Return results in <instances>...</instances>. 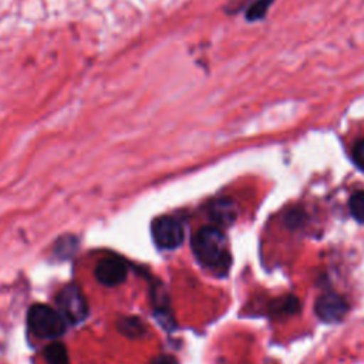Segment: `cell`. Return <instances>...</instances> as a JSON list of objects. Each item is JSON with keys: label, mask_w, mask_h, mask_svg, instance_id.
<instances>
[{"label": "cell", "mask_w": 364, "mask_h": 364, "mask_svg": "<svg viewBox=\"0 0 364 364\" xmlns=\"http://www.w3.org/2000/svg\"><path fill=\"white\" fill-rule=\"evenodd\" d=\"M192 250L196 259L215 272H226L230 255L223 232L218 226H203L192 237Z\"/></svg>", "instance_id": "1"}, {"label": "cell", "mask_w": 364, "mask_h": 364, "mask_svg": "<svg viewBox=\"0 0 364 364\" xmlns=\"http://www.w3.org/2000/svg\"><path fill=\"white\" fill-rule=\"evenodd\" d=\"M27 323L30 330L40 338H57L65 331L64 316L47 304L31 306L27 313Z\"/></svg>", "instance_id": "2"}, {"label": "cell", "mask_w": 364, "mask_h": 364, "mask_svg": "<svg viewBox=\"0 0 364 364\" xmlns=\"http://www.w3.org/2000/svg\"><path fill=\"white\" fill-rule=\"evenodd\" d=\"M55 301L58 306V311L70 323H81L88 316V304L85 296L81 289L74 283L64 286L57 293Z\"/></svg>", "instance_id": "3"}, {"label": "cell", "mask_w": 364, "mask_h": 364, "mask_svg": "<svg viewBox=\"0 0 364 364\" xmlns=\"http://www.w3.org/2000/svg\"><path fill=\"white\" fill-rule=\"evenodd\" d=\"M152 236L162 249H176L182 245L185 232L182 223L173 216H159L152 223Z\"/></svg>", "instance_id": "4"}, {"label": "cell", "mask_w": 364, "mask_h": 364, "mask_svg": "<svg viewBox=\"0 0 364 364\" xmlns=\"http://www.w3.org/2000/svg\"><path fill=\"white\" fill-rule=\"evenodd\" d=\"M128 274V264L118 256H108L98 262L95 267V277L104 286H118L125 282Z\"/></svg>", "instance_id": "5"}, {"label": "cell", "mask_w": 364, "mask_h": 364, "mask_svg": "<svg viewBox=\"0 0 364 364\" xmlns=\"http://www.w3.org/2000/svg\"><path fill=\"white\" fill-rule=\"evenodd\" d=\"M348 310L347 301L334 293L323 294L316 301V313L324 321H338Z\"/></svg>", "instance_id": "6"}, {"label": "cell", "mask_w": 364, "mask_h": 364, "mask_svg": "<svg viewBox=\"0 0 364 364\" xmlns=\"http://www.w3.org/2000/svg\"><path fill=\"white\" fill-rule=\"evenodd\" d=\"M209 216L216 225L228 226L235 222L237 216V208L230 199H216L209 206Z\"/></svg>", "instance_id": "7"}, {"label": "cell", "mask_w": 364, "mask_h": 364, "mask_svg": "<svg viewBox=\"0 0 364 364\" xmlns=\"http://www.w3.org/2000/svg\"><path fill=\"white\" fill-rule=\"evenodd\" d=\"M44 360L47 364H70L68 353L64 344L51 343L43 351Z\"/></svg>", "instance_id": "8"}, {"label": "cell", "mask_w": 364, "mask_h": 364, "mask_svg": "<svg viewBox=\"0 0 364 364\" xmlns=\"http://www.w3.org/2000/svg\"><path fill=\"white\" fill-rule=\"evenodd\" d=\"M118 328L127 337H139L142 336L145 326L138 317H122L118 321Z\"/></svg>", "instance_id": "9"}, {"label": "cell", "mask_w": 364, "mask_h": 364, "mask_svg": "<svg viewBox=\"0 0 364 364\" xmlns=\"http://www.w3.org/2000/svg\"><path fill=\"white\" fill-rule=\"evenodd\" d=\"M350 212L353 218L361 223H364V191L355 192L348 202Z\"/></svg>", "instance_id": "10"}, {"label": "cell", "mask_w": 364, "mask_h": 364, "mask_svg": "<svg viewBox=\"0 0 364 364\" xmlns=\"http://www.w3.org/2000/svg\"><path fill=\"white\" fill-rule=\"evenodd\" d=\"M274 0H256L246 11V18L249 21H256L264 17L266 11L269 10V7L272 6Z\"/></svg>", "instance_id": "11"}, {"label": "cell", "mask_w": 364, "mask_h": 364, "mask_svg": "<svg viewBox=\"0 0 364 364\" xmlns=\"http://www.w3.org/2000/svg\"><path fill=\"white\" fill-rule=\"evenodd\" d=\"M353 161L361 171H364V139H360L353 146Z\"/></svg>", "instance_id": "12"}, {"label": "cell", "mask_w": 364, "mask_h": 364, "mask_svg": "<svg viewBox=\"0 0 364 364\" xmlns=\"http://www.w3.org/2000/svg\"><path fill=\"white\" fill-rule=\"evenodd\" d=\"M151 364H179L178 360L173 357V355H169V354H162V355H158L155 357Z\"/></svg>", "instance_id": "13"}]
</instances>
